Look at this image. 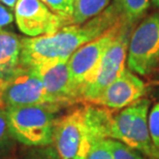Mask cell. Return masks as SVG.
I'll return each mask as SVG.
<instances>
[{
    "instance_id": "1",
    "label": "cell",
    "mask_w": 159,
    "mask_h": 159,
    "mask_svg": "<svg viewBox=\"0 0 159 159\" xmlns=\"http://www.w3.org/2000/svg\"><path fill=\"white\" fill-rule=\"evenodd\" d=\"M112 3L93 19L81 25H67L53 34L36 37H22V67H34L50 61H68L82 46L100 36L122 22Z\"/></svg>"
},
{
    "instance_id": "2",
    "label": "cell",
    "mask_w": 159,
    "mask_h": 159,
    "mask_svg": "<svg viewBox=\"0 0 159 159\" xmlns=\"http://www.w3.org/2000/svg\"><path fill=\"white\" fill-rule=\"evenodd\" d=\"M61 106L5 107L8 128L16 142L28 147L53 145L56 113Z\"/></svg>"
},
{
    "instance_id": "3",
    "label": "cell",
    "mask_w": 159,
    "mask_h": 159,
    "mask_svg": "<svg viewBox=\"0 0 159 159\" xmlns=\"http://www.w3.org/2000/svg\"><path fill=\"white\" fill-rule=\"evenodd\" d=\"M133 25L124 22L120 32L113 43L109 47L98 63L93 74L88 79L80 91V99L95 103L102 92L125 69V63L128 56V47Z\"/></svg>"
},
{
    "instance_id": "4",
    "label": "cell",
    "mask_w": 159,
    "mask_h": 159,
    "mask_svg": "<svg viewBox=\"0 0 159 159\" xmlns=\"http://www.w3.org/2000/svg\"><path fill=\"white\" fill-rule=\"evenodd\" d=\"M93 143L86 104L57 118L53 146L61 159H86Z\"/></svg>"
},
{
    "instance_id": "5",
    "label": "cell",
    "mask_w": 159,
    "mask_h": 159,
    "mask_svg": "<svg viewBox=\"0 0 159 159\" xmlns=\"http://www.w3.org/2000/svg\"><path fill=\"white\" fill-rule=\"evenodd\" d=\"M159 65V11L147 17L133 30L127 66L141 75L152 74Z\"/></svg>"
},
{
    "instance_id": "6",
    "label": "cell",
    "mask_w": 159,
    "mask_h": 159,
    "mask_svg": "<svg viewBox=\"0 0 159 159\" xmlns=\"http://www.w3.org/2000/svg\"><path fill=\"white\" fill-rule=\"evenodd\" d=\"M0 101L4 107L52 104L63 107L48 94L32 69L26 67H21L12 78L0 83Z\"/></svg>"
},
{
    "instance_id": "7",
    "label": "cell",
    "mask_w": 159,
    "mask_h": 159,
    "mask_svg": "<svg viewBox=\"0 0 159 159\" xmlns=\"http://www.w3.org/2000/svg\"><path fill=\"white\" fill-rule=\"evenodd\" d=\"M124 22L125 21L116 24L100 36L82 46L68 59L69 74L78 99H80V91L82 87L91 77L104 53L118 36Z\"/></svg>"
},
{
    "instance_id": "8",
    "label": "cell",
    "mask_w": 159,
    "mask_h": 159,
    "mask_svg": "<svg viewBox=\"0 0 159 159\" xmlns=\"http://www.w3.org/2000/svg\"><path fill=\"white\" fill-rule=\"evenodd\" d=\"M19 30L29 37L53 34L66 26L41 0H20L15 8Z\"/></svg>"
},
{
    "instance_id": "9",
    "label": "cell",
    "mask_w": 159,
    "mask_h": 159,
    "mask_svg": "<svg viewBox=\"0 0 159 159\" xmlns=\"http://www.w3.org/2000/svg\"><path fill=\"white\" fill-rule=\"evenodd\" d=\"M146 93V83L129 68H125L119 78L107 86L95 103L110 110H121L142 99Z\"/></svg>"
},
{
    "instance_id": "10",
    "label": "cell",
    "mask_w": 159,
    "mask_h": 159,
    "mask_svg": "<svg viewBox=\"0 0 159 159\" xmlns=\"http://www.w3.org/2000/svg\"><path fill=\"white\" fill-rule=\"evenodd\" d=\"M37 75L48 94L62 106H68L78 100L71 83L67 61H50L30 67Z\"/></svg>"
},
{
    "instance_id": "11",
    "label": "cell",
    "mask_w": 159,
    "mask_h": 159,
    "mask_svg": "<svg viewBox=\"0 0 159 159\" xmlns=\"http://www.w3.org/2000/svg\"><path fill=\"white\" fill-rule=\"evenodd\" d=\"M150 100L147 98L138 100L134 102L135 112L132 119L131 129L129 133V141L127 146L130 148L143 153L148 158H156L157 154L152 145L148 126V116L149 107H150Z\"/></svg>"
},
{
    "instance_id": "12",
    "label": "cell",
    "mask_w": 159,
    "mask_h": 159,
    "mask_svg": "<svg viewBox=\"0 0 159 159\" xmlns=\"http://www.w3.org/2000/svg\"><path fill=\"white\" fill-rule=\"evenodd\" d=\"M22 37L0 30V83L12 78L20 70Z\"/></svg>"
},
{
    "instance_id": "13",
    "label": "cell",
    "mask_w": 159,
    "mask_h": 159,
    "mask_svg": "<svg viewBox=\"0 0 159 159\" xmlns=\"http://www.w3.org/2000/svg\"><path fill=\"white\" fill-rule=\"evenodd\" d=\"M111 0H75L70 25H81L101 14Z\"/></svg>"
},
{
    "instance_id": "14",
    "label": "cell",
    "mask_w": 159,
    "mask_h": 159,
    "mask_svg": "<svg viewBox=\"0 0 159 159\" xmlns=\"http://www.w3.org/2000/svg\"><path fill=\"white\" fill-rule=\"evenodd\" d=\"M151 0H113L112 4L120 14L123 21L136 23L146 14Z\"/></svg>"
},
{
    "instance_id": "15",
    "label": "cell",
    "mask_w": 159,
    "mask_h": 159,
    "mask_svg": "<svg viewBox=\"0 0 159 159\" xmlns=\"http://www.w3.org/2000/svg\"><path fill=\"white\" fill-rule=\"evenodd\" d=\"M16 139L11 135L8 128L6 110L2 104L0 106V158L4 157L11 151Z\"/></svg>"
},
{
    "instance_id": "16",
    "label": "cell",
    "mask_w": 159,
    "mask_h": 159,
    "mask_svg": "<svg viewBox=\"0 0 159 159\" xmlns=\"http://www.w3.org/2000/svg\"><path fill=\"white\" fill-rule=\"evenodd\" d=\"M54 14L59 16L65 22L66 26L70 25L74 14L75 0H41Z\"/></svg>"
},
{
    "instance_id": "17",
    "label": "cell",
    "mask_w": 159,
    "mask_h": 159,
    "mask_svg": "<svg viewBox=\"0 0 159 159\" xmlns=\"http://www.w3.org/2000/svg\"><path fill=\"white\" fill-rule=\"evenodd\" d=\"M111 151L113 159H145L139 151L130 148L122 142L110 139Z\"/></svg>"
},
{
    "instance_id": "18",
    "label": "cell",
    "mask_w": 159,
    "mask_h": 159,
    "mask_svg": "<svg viewBox=\"0 0 159 159\" xmlns=\"http://www.w3.org/2000/svg\"><path fill=\"white\" fill-rule=\"evenodd\" d=\"M148 126L152 145L159 159V102L155 103L149 113Z\"/></svg>"
},
{
    "instance_id": "19",
    "label": "cell",
    "mask_w": 159,
    "mask_h": 159,
    "mask_svg": "<svg viewBox=\"0 0 159 159\" xmlns=\"http://www.w3.org/2000/svg\"><path fill=\"white\" fill-rule=\"evenodd\" d=\"M86 159H113L110 139H103L95 142L92 145Z\"/></svg>"
},
{
    "instance_id": "20",
    "label": "cell",
    "mask_w": 159,
    "mask_h": 159,
    "mask_svg": "<svg viewBox=\"0 0 159 159\" xmlns=\"http://www.w3.org/2000/svg\"><path fill=\"white\" fill-rule=\"evenodd\" d=\"M20 159H61L53 145L44 147H32Z\"/></svg>"
},
{
    "instance_id": "21",
    "label": "cell",
    "mask_w": 159,
    "mask_h": 159,
    "mask_svg": "<svg viewBox=\"0 0 159 159\" xmlns=\"http://www.w3.org/2000/svg\"><path fill=\"white\" fill-rule=\"evenodd\" d=\"M15 16L11 14V9H8L5 5L0 4V30L3 27L8 26L12 23Z\"/></svg>"
},
{
    "instance_id": "22",
    "label": "cell",
    "mask_w": 159,
    "mask_h": 159,
    "mask_svg": "<svg viewBox=\"0 0 159 159\" xmlns=\"http://www.w3.org/2000/svg\"><path fill=\"white\" fill-rule=\"evenodd\" d=\"M0 1H1L6 7L11 9V11H15L16 6H17L18 2L20 1V0H0Z\"/></svg>"
},
{
    "instance_id": "23",
    "label": "cell",
    "mask_w": 159,
    "mask_h": 159,
    "mask_svg": "<svg viewBox=\"0 0 159 159\" xmlns=\"http://www.w3.org/2000/svg\"><path fill=\"white\" fill-rule=\"evenodd\" d=\"M152 3H153L155 6L159 7V0H152Z\"/></svg>"
},
{
    "instance_id": "24",
    "label": "cell",
    "mask_w": 159,
    "mask_h": 159,
    "mask_svg": "<svg viewBox=\"0 0 159 159\" xmlns=\"http://www.w3.org/2000/svg\"><path fill=\"white\" fill-rule=\"evenodd\" d=\"M147 159H156V158H147Z\"/></svg>"
},
{
    "instance_id": "25",
    "label": "cell",
    "mask_w": 159,
    "mask_h": 159,
    "mask_svg": "<svg viewBox=\"0 0 159 159\" xmlns=\"http://www.w3.org/2000/svg\"><path fill=\"white\" fill-rule=\"evenodd\" d=\"M0 104H1V101H0Z\"/></svg>"
},
{
    "instance_id": "26",
    "label": "cell",
    "mask_w": 159,
    "mask_h": 159,
    "mask_svg": "<svg viewBox=\"0 0 159 159\" xmlns=\"http://www.w3.org/2000/svg\"><path fill=\"white\" fill-rule=\"evenodd\" d=\"M0 106H1V104H0Z\"/></svg>"
}]
</instances>
